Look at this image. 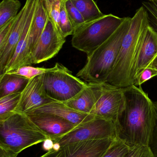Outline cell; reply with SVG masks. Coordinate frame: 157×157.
Returning <instances> with one entry per match:
<instances>
[{
	"label": "cell",
	"instance_id": "1",
	"mask_svg": "<svg viewBox=\"0 0 157 157\" xmlns=\"http://www.w3.org/2000/svg\"><path fill=\"white\" fill-rule=\"evenodd\" d=\"M125 103L115 122L118 136L131 146L150 147L155 133L154 101L142 86L124 88Z\"/></svg>",
	"mask_w": 157,
	"mask_h": 157
},
{
	"label": "cell",
	"instance_id": "30",
	"mask_svg": "<svg viewBox=\"0 0 157 157\" xmlns=\"http://www.w3.org/2000/svg\"><path fill=\"white\" fill-rule=\"evenodd\" d=\"M16 17L0 28V50L3 48L10 36Z\"/></svg>",
	"mask_w": 157,
	"mask_h": 157
},
{
	"label": "cell",
	"instance_id": "3",
	"mask_svg": "<svg viewBox=\"0 0 157 157\" xmlns=\"http://www.w3.org/2000/svg\"><path fill=\"white\" fill-rule=\"evenodd\" d=\"M131 18L125 17L124 21L113 34L87 55L85 65L77 74V77L91 83L107 82L115 64L123 40L130 28Z\"/></svg>",
	"mask_w": 157,
	"mask_h": 157
},
{
	"label": "cell",
	"instance_id": "26",
	"mask_svg": "<svg viewBox=\"0 0 157 157\" xmlns=\"http://www.w3.org/2000/svg\"><path fill=\"white\" fill-rule=\"evenodd\" d=\"M41 1L48 12L49 18L53 22L56 28L60 32V28H59L60 12H61V5L63 0H41Z\"/></svg>",
	"mask_w": 157,
	"mask_h": 157
},
{
	"label": "cell",
	"instance_id": "10",
	"mask_svg": "<svg viewBox=\"0 0 157 157\" xmlns=\"http://www.w3.org/2000/svg\"><path fill=\"white\" fill-rule=\"evenodd\" d=\"M65 42V38L49 18L43 33L31 51L33 64L47 61L55 57Z\"/></svg>",
	"mask_w": 157,
	"mask_h": 157
},
{
	"label": "cell",
	"instance_id": "38",
	"mask_svg": "<svg viewBox=\"0 0 157 157\" xmlns=\"http://www.w3.org/2000/svg\"><path fill=\"white\" fill-rule=\"evenodd\" d=\"M149 2H157V0H148Z\"/></svg>",
	"mask_w": 157,
	"mask_h": 157
},
{
	"label": "cell",
	"instance_id": "18",
	"mask_svg": "<svg viewBox=\"0 0 157 157\" xmlns=\"http://www.w3.org/2000/svg\"><path fill=\"white\" fill-rule=\"evenodd\" d=\"M49 19V14L42 1L39 0L29 37V48L30 52L43 33Z\"/></svg>",
	"mask_w": 157,
	"mask_h": 157
},
{
	"label": "cell",
	"instance_id": "2",
	"mask_svg": "<svg viewBox=\"0 0 157 157\" xmlns=\"http://www.w3.org/2000/svg\"><path fill=\"white\" fill-rule=\"evenodd\" d=\"M149 24L148 13L143 6L131 17L130 28L123 40L107 83L118 88L134 85L135 65L143 43L144 32Z\"/></svg>",
	"mask_w": 157,
	"mask_h": 157
},
{
	"label": "cell",
	"instance_id": "13",
	"mask_svg": "<svg viewBox=\"0 0 157 157\" xmlns=\"http://www.w3.org/2000/svg\"><path fill=\"white\" fill-rule=\"evenodd\" d=\"M115 139L88 140L68 144L61 147L56 157H101Z\"/></svg>",
	"mask_w": 157,
	"mask_h": 157
},
{
	"label": "cell",
	"instance_id": "12",
	"mask_svg": "<svg viewBox=\"0 0 157 157\" xmlns=\"http://www.w3.org/2000/svg\"><path fill=\"white\" fill-rule=\"evenodd\" d=\"M26 114L53 142L71 132L77 126L59 116L50 113L29 112Z\"/></svg>",
	"mask_w": 157,
	"mask_h": 157
},
{
	"label": "cell",
	"instance_id": "6",
	"mask_svg": "<svg viewBox=\"0 0 157 157\" xmlns=\"http://www.w3.org/2000/svg\"><path fill=\"white\" fill-rule=\"evenodd\" d=\"M57 68L44 74L43 85L47 95L54 101L64 102L73 98L87 83L74 76L72 72L61 63Z\"/></svg>",
	"mask_w": 157,
	"mask_h": 157
},
{
	"label": "cell",
	"instance_id": "8",
	"mask_svg": "<svg viewBox=\"0 0 157 157\" xmlns=\"http://www.w3.org/2000/svg\"><path fill=\"white\" fill-rule=\"evenodd\" d=\"M125 103L124 88L117 87L107 82L100 83L99 96L90 114L115 123Z\"/></svg>",
	"mask_w": 157,
	"mask_h": 157
},
{
	"label": "cell",
	"instance_id": "5",
	"mask_svg": "<svg viewBox=\"0 0 157 157\" xmlns=\"http://www.w3.org/2000/svg\"><path fill=\"white\" fill-rule=\"evenodd\" d=\"M124 18L109 14L84 23L75 29L72 39V46L87 55H89L114 33Z\"/></svg>",
	"mask_w": 157,
	"mask_h": 157
},
{
	"label": "cell",
	"instance_id": "21",
	"mask_svg": "<svg viewBox=\"0 0 157 157\" xmlns=\"http://www.w3.org/2000/svg\"><path fill=\"white\" fill-rule=\"evenodd\" d=\"M18 0H2L0 3V28L17 16L21 7Z\"/></svg>",
	"mask_w": 157,
	"mask_h": 157
},
{
	"label": "cell",
	"instance_id": "32",
	"mask_svg": "<svg viewBox=\"0 0 157 157\" xmlns=\"http://www.w3.org/2000/svg\"><path fill=\"white\" fill-rule=\"evenodd\" d=\"M18 155L13 151L0 146V157H17Z\"/></svg>",
	"mask_w": 157,
	"mask_h": 157
},
{
	"label": "cell",
	"instance_id": "25",
	"mask_svg": "<svg viewBox=\"0 0 157 157\" xmlns=\"http://www.w3.org/2000/svg\"><path fill=\"white\" fill-rule=\"evenodd\" d=\"M66 0H63L62 2L59 22L60 33L64 38L70 35H73L74 31V29L66 10Z\"/></svg>",
	"mask_w": 157,
	"mask_h": 157
},
{
	"label": "cell",
	"instance_id": "29",
	"mask_svg": "<svg viewBox=\"0 0 157 157\" xmlns=\"http://www.w3.org/2000/svg\"><path fill=\"white\" fill-rule=\"evenodd\" d=\"M142 4L148 13L150 25L157 31V2H143Z\"/></svg>",
	"mask_w": 157,
	"mask_h": 157
},
{
	"label": "cell",
	"instance_id": "7",
	"mask_svg": "<svg viewBox=\"0 0 157 157\" xmlns=\"http://www.w3.org/2000/svg\"><path fill=\"white\" fill-rule=\"evenodd\" d=\"M118 133L112 121L95 117L77 125L73 130L53 141L61 147L68 144L80 141L101 139H116Z\"/></svg>",
	"mask_w": 157,
	"mask_h": 157
},
{
	"label": "cell",
	"instance_id": "9",
	"mask_svg": "<svg viewBox=\"0 0 157 157\" xmlns=\"http://www.w3.org/2000/svg\"><path fill=\"white\" fill-rule=\"evenodd\" d=\"M38 2L39 0H26V16L22 34L14 56L6 65L4 74L33 64L29 48V37Z\"/></svg>",
	"mask_w": 157,
	"mask_h": 157
},
{
	"label": "cell",
	"instance_id": "27",
	"mask_svg": "<svg viewBox=\"0 0 157 157\" xmlns=\"http://www.w3.org/2000/svg\"><path fill=\"white\" fill-rule=\"evenodd\" d=\"M66 9L69 18L75 29L85 23L82 14L78 11L71 0H66Z\"/></svg>",
	"mask_w": 157,
	"mask_h": 157
},
{
	"label": "cell",
	"instance_id": "33",
	"mask_svg": "<svg viewBox=\"0 0 157 157\" xmlns=\"http://www.w3.org/2000/svg\"><path fill=\"white\" fill-rule=\"evenodd\" d=\"M53 145L54 143L53 141L51 139H48L43 142L42 147L44 150L49 152L53 150Z\"/></svg>",
	"mask_w": 157,
	"mask_h": 157
},
{
	"label": "cell",
	"instance_id": "11",
	"mask_svg": "<svg viewBox=\"0 0 157 157\" xmlns=\"http://www.w3.org/2000/svg\"><path fill=\"white\" fill-rule=\"evenodd\" d=\"M43 76L42 75L29 79L21 92L20 101L14 112L25 114L54 101L45 92Z\"/></svg>",
	"mask_w": 157,
	"mask_h": 157
},
{
	"label": "cell",
	"instance_id": "31",
	"mask_svg": "<svg viewBox=\"0 0 157 157\" xmlns=\"http://www.w3.org/2000/svg\"><path fill=\"white\" fill-rule=\"evenodd\" d=\"M157 76V71L152 69L151 67H148L143 71L139 78L135 82L134 85L137 86H142L147 80Z\"/></svg>",
	"mask_w": 157,
	"mask_h": 157
},
{
	"label": "cell",
	"instance_id": "22",
	"mask_svg": "<svg viewBox=\"0 0 157 157\" xmlns=\"http://www.w3.org/2000/svg\"><path fill=\"white\" fill-rule=\"evenodd\" d=\"M21 93H14L0 98V119L14 112L20 101Z\"/></svg>",
	"mask_w": 157,
	"mask_h": 157
},
{
	"label": "cell",
	"instance_id": "35",
	"mask_svg": "<svg viewBox=\"0 0 157 157\" xmlns=\"http://www.w3.org/2000/svg\"><path fill=\"white\" fill-rule=\"evenodd\" d=\"M154 105H155V110L156 119L155 127V133H154V136H155L156 137H157V100L156 101H154Z\"/></svg>",
	"mask_w": 157,
	"mask_h": 157
},
{
	"label": "cell",
	"instance_id": "24",
	"mask_svg": "<svg viewBox=\"0 0 157 157\" xmlns=\"http://www.w3.org/2000/svg\"><path fill=\"white\" fill-rule=\"evenodd\" d=\"M57 68V64H55L54 67L51 68H38L33 67L30 65L20 67L14 71L9 72L7 73L12 74L23 76L30 79L38 75L45 74L49 72L53 71Z\"/></svg>",
	"mask_w": 157,
	"mask_h": 157
},
{
	"label": "cell",
	"instance_id": "14",
	"mask_svg": "<svg viewBox=\"0 0 157 157\" xmlns=\"http://www.w3.org/2000/svg\"><path fill=\"white\" fill-rule=\"evenodd\" d=\"M157 57V31L149 24L144 32L143 43L135 65L134 83Z\"/></svg>",
	"mask_w": 157,
	"mask_h": 157
},
{
	"label": "cell",
	"instance_id": "36",
	"mask_svg": "<svg viewBox=\"0 0 157 157\" xmlns=\"http://www.w3.org/2000/svg\"><path fill=\"white\" fill-rule=\"evenodd\" d=\"M150 67H151L152 69H155V70L157 71V57L155 60L153 62V63H152Z\"/></svg>",
	"mask_w": 157,
	"mask_h": 157
},
{
	"label": "cell",
	"instance_id": "4",
	"mask_svg": "<svg viewBox=\"0 0 157 157\" xmlns=\"http://www.w3.org/2000/svg\"><path fill=\"white\" fill-rule=\"evenodd\" d=\"M48 139L26 114L13 112L0 119V146L18 155Z\"/></svg>",
	"mask_w": 157,
	"mask_h": 157
},
{
	"label": "cell",
	"instance_id": "28",
	"mask_svg": "<svg viewBox=\"0 0 157 157\" xmlns=\"http://www.w3.org/2000/svg\"><path fill=\"white\" fill-rule=\"evenodd\" d=\"M126 157H155L149 146H135L132 147Z\"/></svg>",
	"mask_w": 157,
	"mask_h": 157
},
{
	"label": "cell",
	"instance_id": "20",
	"mask_svg": "<svg viewBox=\"0 0 157 157\" xmlns=\"http://www.w3.org/2000/svg\"><path fill=\"white\" fill-rule=\"evenodd\" d=\"M71 1L82 14L85 23L94 21L104 16L94 0Z\"/></svg>",
	"mask_w": 157,
	"mask_h": 157
},
{
	"label": "cell",
	"instance_id": "17",
	"mask_svg": "<svg viewBox=\"0 0 157 157\" xmlns=\"http://www.w3.org/2000/svg\"><path fill=\"white\" fill-rule=\"evenodd\" d=\"M100 83H87V85L74 97L63 102L76 110L90 114L98 99Z\"/></svg>",
	"mask_w": 157,
	"mask_h": 157
},
{
	"label": "cell",
	"instance_id": "19",
	"mask_svg": "<svg viewBox=\"0 0 157 157\" xmlns=\"http://www.w3.org/2000/svg\"><path fill=\"white\" fill-rule=\"evenodd\" d=\"M29 79L9 73L0 75V98L10 94L21 93Z\"/></svg>",
	"mask_w": 157,
	"mask_h": 157
},
{
	"label": "cell",
	"instance_id": "16",
	"mask_svg": "<svg viewBox=\"0 0 157 157\" xmlns=\"http://www.w3.org/2000/svg\"><path fill=\"white\" fill-rule=\"evenodd\" d=\"M29 112L45 113L54 114L77 125L86 122L95 117L92 114L76 110L63 102L56 101L47 103Z\"/></svg>",
	"mask_w": 157,
	"mask_h": 157
},
{
	"label": "cell",
	"instance_id": "15",
	"mask_svg": "<svg viewBox=\"0 0 157 157\" xmlns=\"http://www.w3.org/2000/svg\"><path fill=\"white\" fill-rule=\"evenodd\" d=\"M26 8L24 5L16 17L10 36L2 49L0 50V75L3 74L6 65L14 56L24 27Z\"/></svg>",
	"mask_w": 157,
	"mask_h": 157
},
{
	"label": "cell",
	"instance_id": "37",
	"mask_svg": "<svg viewBox=\"0 0 157 157\" xmlns=\"http://www.w3.org/2000/svg\"><path fill=\"white\" fill-rule=\"evenodd\" d=\"M61 147L60 146V144L58 143H54L53 147V150L54 151H59L61 149Z\"/></svg>",
	"mask_w": 157,
	"mask_h": 157
},
{
	"label": "cell",
	"instance_id": "34",
	"mask_svg": "<svg viewBox=\"0 0 157 157\" xmlns=\"http://www.w3.org/2000/svg\"><path fill=\"white\" fill-rule=\"evenodd\" d=\"M59 151L52 150V151L47 152V153L40 157H56L59 153Z\"/></svg>",
	"mask_w": 157,
	"mask_h": 157
},
{
	"label": "cell",
	"instance_id": "23",
	"mask_svg": "<svg viewBox=\"0 0 157 157\" xmlns=\"http://www.w3.org/2000/svg\"><path fill=\"white\" fill-rule=\"evenodd\" d=\"M133 147L118 137L101 157H126Z\"/></svg>",
	"mask_w": 157,
	"mask_h": 157
}]
</instances>
